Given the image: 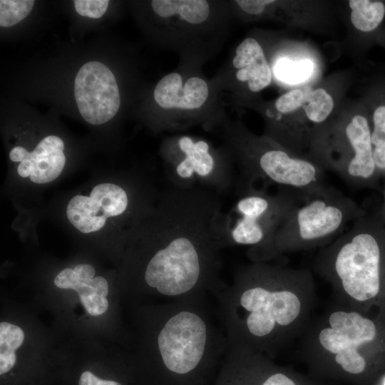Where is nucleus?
<instances>
[{
  "mask_svg": "<svg viewBox=\"0 0 385 385\" xmlns=\"http://www.w3.org/2000/svg\"><path fill=\"white\" fill-rule=\"evenodd\" d=\"M222 203L212 190L173 187L161 198L148 230L143 285L173 300L211 293L222 278Z\"/></svg>",
  "mask_w": 385,
  "mask_h": 385,
  "instance_id": "nucleus-1",
  "label": "nucleus"
},
{
  "mask_svg": "<svg viewBox=\"0 0 385 385\" xmlns=\"http://www.w3.org/2000/svg\"><path fill=\"white\" fill-rule=\"evenodd\" d=\"M215 296L227 345L272 356L302 336L311 322L315 282L305 268L251 262L238 268L232 283Z\"/></svg>",
  "mask_w": 385,
  "mask_h": 385,
  "instance_id": "nucleus-2",
  "label": "nucleus"
},
{
  "mask_svg": "<svg viewBox=\"0 0 385 385\" xmlns=\"http://www.w3.org/2000/svg\"><path fill=\"white\" fill-rule=\"evenodd\" d=\"M222 129L227 149L239 168L237 182L289 188L306 196L326 186L324 169L317 161L292 155L268 136L257 137L239 125L225 124Z\"/></svg>",
  "mask_w": 385,
  "mask_h": 385,
  "instance_id": "nucleus-3",
  "label": "nucleus"
},
{
  "mask_svg": "<svg viewBox=\"0 0 385 385\" xmlns=\"http://www.w3.org/2000/svg\"><path fill=\"white\" fill-rule=\"evenodd\" d=\"M364 215L354 200L327 185L294 209L257 262H271L288 252L324 247L341 235L349 222Z\"/></svg>",
  "mask_w": 385,
  "mask_h": 385,
  "instance_id": "nucleus-4",
  "label": "nucleus"
},
{
  "mask_svg": "<svg viewBox=\"0 0 385 385\" xmlns=\"http://www.w3.org/2000/svg\"><path fill=\"white\" fill-rule=\"evenodd\" d=\"M237 200L223 213L222 239L225 247L248 246L246 256L257 262L274 233L306 196L296 190L236 182Z\"/></svg>",
  "mask_w": 385,
  "mask_h": 385,
  "instance_id": "nucleus-5",
  "label": "nucleus"
},
{
  "mask_svg": "<svg viewBox=\"0 0 385 385\" xmlns=\"http://www.w3.org/2000/svg\"><path fill=\"white\" fill-rule=\"evenodd\" d=\"M164 158L175 188L227 191L234 182V160L226 150L215 148L204 138L176 135L164 145Z\"/></svg>",
  "mask_w": 385,
  "mask_h": 385,
  "instance_id": "nucleus-6",
  "label": "nucleus"
},
{
  "mask_svg": "<svg viewBox=\"0 0 385 385\" xmlns=\"http://www.w3.org/2000/svg\"><path fill=\"white\" fill-rule=\"evenodd\" d=\"M73 96L83 119L91 125L111 120L118 112L120 93L113 71L99 61H90L78 70Z\"/></svg>",
  "mask_w": 385,
  "mask_h": 385,
  "instance_id": "nucleus-7",
  "label": "nucleus"
},
{
  "mask_svg": "<svg viewBox=\"0 0 385 385\" xmlns=\"http://www.w3.org/2000/svg\"><path fill=\"white\" fill-rule=\"evenodd\" d=\"M63 140L54 135L43 138L32 151L22 146L13 148L9 158L19 162L18 174L29 177L36 184H45L54 180L61 173L66 163Z\"/></svg>",
  "mask_w": 385,
  "mask_h": 385,
  "instance_id": "nucleus-8",
  "label": "nucleus"
},
{
  "mask_svg": "<svg viewBox=\"0 0 385 385\" xmlns=\"http://www.w3.org/2000/svg\"><path fill=\"white\" fill-rule=\"evenodd\" d=\"M153 96L160 108L185 114L203 107L208 101L210 88L201 77L172 72L157 83Z\"/></svg>",
  "mask_w": 385,
  "mask_h": 385,
  "instance_id": "nucleus-9",
  "label": "nucleus"
},
{
  "mask_svg": "<svg viewBox=\"0 0 385 385\" xmlns=\"http://www.w3.org/2000/svg\"><path fill=\"white\" fill-rule=\"evenodd\" d=\"M94 268L87 264L76 265L73 270H61L54 279V284L61 289L78 292L80 302L87 312L98 316L106 312L108 302V284L103 277H96Z\"/></svg>",
  "mask_w": 385,
  "mask_h": 385,
  "instance_id": "nucleus-10",
  "label": "nucleus"
},
{
  "mask_svg": "<svg viewBox=\"0 0 385 385\" xmlns=\"http://www.w3.org/2000/svg\"><path fill=\"white\" fill-rule=\"evenodd\" d=\"M232 65L237 80L246 83L252 92H259L272 82V71L262 47L253 38H245L237 46Z\"/></svg>",
  "mask_w": 385,
  "mask_h": 385,
  "instance_id": "nucleus-11",
  "label": "nucleus"
},
{
  "mask_svg": "<svg viewBox=\"0 0 385 385\" xmlns=\"http://www.w3.org/2000/svg\"><path fill=\"white\" fill-rule=\"evenodd\" d=\"M344 133L355 152V186L365 185L371 182L375 175L376 166L373 159L371 130L366 118L354 115L346 125Z\"/></svg>",
  "mask_w": 385,
  "mask_h": 385,
  "instance_id": "nucleus-12",
  "label": "nucleus"
},
{
  "mask_svg": "<svg viewBox=\"0 0 385 385\" xmlns=\"http://www.w3.org/2000/svg\"><path fill=\"white\" fill-rule=\"evenodd\" d=\"M150 6L160 19L179 26L197 27L211 16V6L205 0H153Z\"/></svg>",
  "mask_w": 385,
  "mask_h": 385,
  "instance_id": "nucleus-13",
  "label": "nucleus"
},
{
  "mask_svg": "<svg viewBox=\"0 0 385 385\" xmlns=\"http://www.w3.org/2000/svg\"><path fill=\"white\" fill-rule=\"evenodd\" d=\"M66 215L69 222L83 233L100 230L107 219L96 200L81 195L71 199L66 207Z\"/></svg>",
  "mask_w": 385,
  "mask_h": 385,
  "instance_id": "nucleus-14",
  "label": "nucleus"
},
{
  "mask_svg": "<svg viewBox=\"0 0 385 385\" xmlns=\"http://www.w3.org/2000/svg\"><path fill=\"white\" fill-rule=\"evenodd\" d=\"M349 4L351 23L360 31L376 30L385 16V4L381 1L350 0Z\"/></svg>",
  "mask_w": 385,
  "mask_h": 385,
  "instance_id": "nucleus-15",
  "label": "nucleus"
},
{
  "mask_svg": "<svg viewBox=\"0 0 385 385\" xmlns=\"http://www.w3.org/2000/svg\"><path fill=\"white\" fill-rule=\"evenodd\" d=\"M90 197L99 203L106 218L123 215L129 205L127 192L113 183L96 185L92 189Z\"/></svg>",
  "mask_w": 385,
  "mask_h": 385,
  "instance_id": "nucleus-16",
  "label": "nucleus"
},
{
  "mask_svg": "<svg viewBox=\"0 0 385 385\" xmlns=\"http://www.w3.org/2000/svg\"><path fill=\"white\" fill-rule=\"evenodd\" d=\"M24 340V333L18 326L9 322L0 323V374L12 369L16 363L15 350Z\"/></svg>",
  "mask_w": 385,
  "mask_h": 385,
  "instance_id": "nucleus-17",
  "label": "nucleus"
},
{
  "mask_svg": "<svg viewBox=\"0 0 385 385\" xmlns=\"http://www.w3.org/2000/svg\"><path fill=\"white\" fill-rule=\"evenodd\" d=\"M305 103L303 105L307 118L312 122L319 123L324 121L334 108L332 96L323 88L311 90L304 88Z\"/></svg>",
  "mask_w": 385,
  "mask_h": 385,
  "instance_id": "nucleus-18",
  "label": "nucleus"
},
{
  "mask_svg": "<svg viewBox=\"0 0 385 385\" xmlns=\"http://www.w3.org/2000/svg\"><path fill=\"white\" fill-rule=\"evenodd\" d=\"M313 69V63L309 59L294 61L283 58L276 62L274 73L281 81L294 84L307 80Z\"/></svg>",
  "mask_w": 385,
  "mask_h": 385,
  "instance_id": "nucleus-19",
  "label": "nucleus"
},
{
  "mask_svg": "<svg viewBox=\"0 0 385 385\" xmlns=\"http://www.w3.org/2000/svg\"><path fill=\"white\" fill-rule=\"evenodd\" d=\"M34 4L35 1L31 0H1V27H9L19 24L29 14Z\"/></svg>",
  "mask_w": 385,
  "mask_h": 385,
  "instance_id": "nucleus-20",
  "label": "nucleus"
},
{
  "mask_svg": "<svg viewBox=\"0 0 385 385\" xmlns=\"http://www.w3.org/2000/svg\"><path fill=\"white\" fill-rule=\"evenodd\" d=\"M73 4L75 11L80 16L89 19H100L106 13L110 1L76 0Z\"/></svg>",
  "mask_w": 385,
  "mask_h": 385,
  "instance_id": "nucleus-21",
  "label": "nucleus"
},
{
  "mask_svg": "<svg viewBox=\"0 0 385 385\" xmlns=\"http://www.w3.org/2000/svg\"><path fill=\"white\" fill-rule=\"evenodd\" d=\"M304 103V88H295L279 96L275 102V107L279 113L287 114L298 109Z\"/></svg>",
  "mask_w": 385,
  "mask_h": 385,
  "instance_id": "nucleus-22",
  "label": "nucleus"
},
{
  "mask_svg": "<svg viewBox=\"0 0 385 385\" xmlns=\"http://www.w3.org/2000/svg\"><path fill=\"white\" fill-rule=\"evenodd\" d=\"M374 128L371 133L372 148L385 145V104L376 107L373 113Z\"/></svg>",
  "mask_w": 385,
  "mask_h": 385,
  "instance_id": "nucleus-23",
  "label": "nucleus"
},
{
  "mask_svg": "<svg viewBox=\"0 0 385 385\" xmlns=\"http://www.w3.org/2000/svg\"><path fill=\"white\" fill-rule=\"evenodd\" d=\"M260 385H297V384L291 376L284 372L272 369Z\"/></svg>",
  "mask_w": 385,
  "mask_h": 385,
  "instance_id": "nucleus-24",
  "label": "nucleus"
},
{
  "mask_svg": "<svg viewBox=\"0 0 385 385\" xmlns=\"http://www.w3.org/2000/svg\"><path fill=\"white\" fill-rule=\"evenodd\" d=\"M240 8L249 14H260L265 9L266 5L272 4L274 1H236Z\"/></svg>",
  "mask_w": 385,
  "mask_h": 385,
  "instance_id": "nucleus-25",
  "label": "nucleus"
},
{
  "mask_svg": "<svg viewBox=\"0 0 385 385\" xmlns=\"http://www.w3.org/2000/svg\"><path fill=\"white\" fill-rule=\"evenodd\" d=\"M78 385H121L114 381L101 379L95 376L92 372L86 371L81 374Z\"/></svg>",
  "mask_w": 385,
  "mask_h": 385,
  "instance_id": "nucleus-26",
  "label": "nucleus"
},
{
  "mask_svg": "<svg viewBox=\"0 0 385 385\" xmlns=\"http://www.w3.org/2000/svg\"><path fill=\"white\" fill-rule=\"evenodd\" d=\"M373 159L376 169L385 170V145L373 148Z\"/></svg>",
  "mask_w": 385,
  "mask_h": 385,
  "instance_id": "nucleus-27",
  "label": "nucleus"
},
{
  "mask_svg": "<svg viewBox=\"0 0 385 385\" xmlns=\"http://www.w3.org/2000/svg\"><path fill=\"white\" fill-rule=\"evenodd\" d=\"M383 385H385V381H384V384H383Z\"/></svg>",
  "mask_w": 385,
  "mask_h": 385,
  "instance_id": "nucleus-28",
  "label": "nucleus"
}]
</instances>
